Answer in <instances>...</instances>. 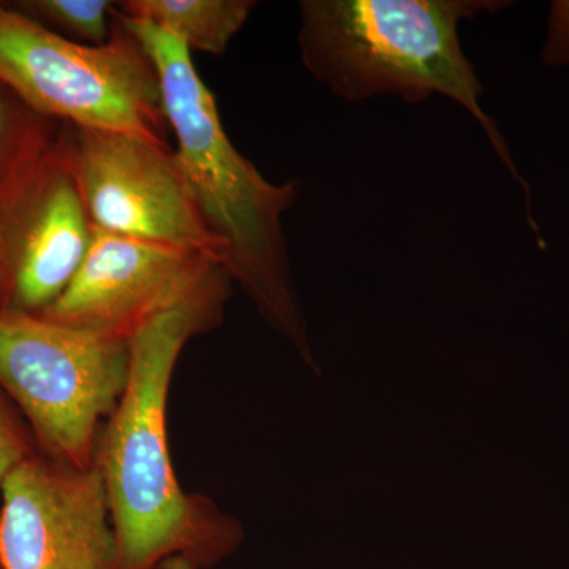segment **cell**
<instances>
[{
	"label": "cell",
	"instance_id": "1",
	"mask_svg": "<svg viewBox=\"0 0 569 569\" xmlns=\"http://www.w3.org/2000/svg\"><path fill=\"white\" fill-rule=\"evenodd\" d=\"M230 282L222 277L129 339V381L104 422L96 455L118 546L116 569H162L173 559L211 568L241 545V526L234 519L203 497L183 492L167 426L179 356L193 336L219 320Z\"/></svg>",
	"mask_w": 569,
	"mask_h": 569
},
{
	"label": "cell",
	"instance_id": "2",
	"mask_svg": "<svg viewBox=\"0 0 569 569\" xmlns=\"http://www.w3.org/2000/svg\"><path fill=\"white\" fill-rule=\"evenodd\" d=\"M116 18L140 41L159 74L164 116L178 141L176 159L206 223L227 249L223 271L316 370L283 231L284 213L298 200L301 183L269 181L236 149L216 97L181 41L118 11Z\"/></svg>",
	"mask_w": 569,
	"mask_h": 569
},
{
	"label": "cell",
	"instance_id": "3",
	"mask_svg": "<svg viewBox=\"0 0 569 569\" xmlns=\"http://www.w3.org/2000/svg\"><path fill=\"white\" fill-rule=\"evenodd\" d=\"M508 6L497 0H302L298 44L307 71L347 102L392 96L418 104L443 96L470 112L526 193L527 219L541 241L530 186L482 108L485 89L459 37L460 22Z\"/></svg>",
	"mask_w": 569,
	"mask_h": 569
},
{
	"label": "cell",
	"instance_id": "4",
	"mask_svg": "<svg viewBox=\"0 0 569 569\" xmlns=\"http://www.w3.org/2000/svg\"><path fill=\"white\" fill-rule=\"evenodd\" d=\"M0 82L41 118L164 142L159 74L119 21L111 39L96 47L0 6Z\"/></svg>",
	"mask_w": 569,
	"mask_h": 569
},
{
	"label": "cell",
	"instance_id": "5",
	"mask_svg": "<svg viewBox=\"0 0 569 569\" xmlns=\"http://www.w3.org/2000/svg\"><path fill=\"white\" fill-rule=\"evenodd\" d=\"M129 372V340L0 306V387L48 458L78 468L96 462Z\"/></svg>",
	"mask_w": 569,
	"mask_h": 569
},
{
	"label": "cell",
	"instance_id": "6",
	"mask_svg": "<svg viewBox=\"0 0 569 569\" xmlns=\"http://www.w3.org/2000/svg\"><path fill=\"white\" fill-rule=\"evenodd\" d=\"M61 137L92 227L192 250L223 269L227 249L164 142L73 126Z\"/></svg>",
	"mask_w": 569,
	"mask_h": 569
},
{
	"label": "cell",
	"instance_id": "7",
	"mask_svg": "<svg viewBox=\"0 0 569 569\" xmlns=\"http://www.w3.org/2000/svg\"><path fill=\"white\" fill-rule=\"evenodd\" d=\"M114 529L100 468L32 455L0 482L2 569H116Z\"/></svg>",
	"mask_w": 569,
	"mask_h": 569
},
{
	"label": "cell",
	"instance_id": "8",
	"mask_svg": "<svg viewBox=\"0 0 569 569\" xmlns=\"http://www.w3.org/2000/svg\"><path fill=\"white\" fill-rule=\"evenodd\" d=\"M91 239L59 134L0 193V306L41 316L69 287Z\"/></svg>",
	"mask_w": 569,
	"mask_h": 569
},
{
	"label": "cell",
	"instance_id": "9",
	"mask_svg": "<svg viewBox=\"0 0 569 569\" xmlns=\"http://www.w3.org/2000/svg\"><path fill=\"white\" fill-rule=\"evenodd\" d=\"M228 276L203 254L92 227L88 253L41 316L129 340L142 326Z\"/></svg>",
	"mask_w": 569,
	"mask_h": 569
},
{
	"label": "cell",
	"instance_id": "10",
	"mask_svg": "<svg viewBox=\"0 0 569 569\" xmlns=\"http://www.w3.org/2000/svg\"><path fill=\"white\" fill-rule=\"evenodd\" d=\"M254 6L252 0H127L118 13L167 32L190 52L220 56L244 28Z\"/></svg>",
	"mask_w": 569,
	"mask_h": 569
},
{
	"label": "cell",
	"instance_id": "11",
	"mask_svg": "<svg viewBox=\"0 0 569 569\" xmlns=\"http://www.w3.org/2000/svg\"><path fill=\"white\" fill-rule=\"evenodd\" d=\"M41 119L0 82V193L54 140Z\"/></svg>",
	"mask_w": 569,
	"mask_h": 569
},
{
	"label": "cell",
	"instance_id": "12",
	"mask_svg": "<svg viewBox=\"0 0 569 569\" xmlns=\"http://www.w3.org/2000/svg\"><path fill=\"white\" fill-rule=\"evenodd\" d=\"M18 7L51 31L84 44L107 43L111 39L110 0H31Z\"/></svg>",
	"mask_w": 569,
	"mask_h": 569
},
{
	"label": "cell",
	"instance_id": "13",
	"mask_svg": "<svg viewBox=\"0 0 569 569\" xmlns=\"http://www.w3.org/2000/svg\"><path fill=\"white\" fill-rule=\"evenodd\" d=\"M31 455V443L24 429L0 396V482L11 468Z\"/></svg>",
	"mask_w": 569,
	"mask_h": 569
},
{
	"label": "cell",
	"instance_id": "14",
	"mask_svg": "<svg viewBox=\"0 0 569 569\" xmlns=\"http://www.w3.org/2000/svg\"><path fill=\"white\" fill-rule=\"evenodd\" d=\"M541 61L548 67L569 66V0L550 3L548 36L542 44Z\"/></svg>",
	"mask_w": 569,
	"mask_h": 569
},
{
	"label": "cell",
	"instance_id": "15",
	"mask_svg": "<svg viewBox=\"0 0 569 569\" xmlns=\"http://www.w3.org/2000/svg\"><path fill=\"white\" fill-rule=\"evenodd\" d=\"M198 569L197 567H193L192 563H189V561L183 559H173L170 561H167V563L163 565L162 569Z\"/></svg>",
	"mask_w": 569,
	"mask_h": 569
},
{
	"label": "cell",
	"instance_id": "16",
	"mask_svg": "<svg viewBox=\"0 0 569 569\" xmlns=\"http://www.w3.org/2000/svg\"><path fill=\"white\" fill-rule=\"evenodd\" d=\"M0 569H2V567H0Z\"/></svg>",
	"mask_w": 569,
	"mask_h": 569
}]
</instances>
